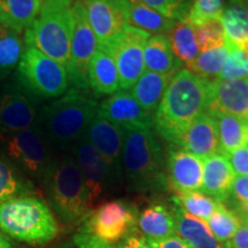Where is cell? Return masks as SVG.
Masks as SVG:
<instances>
[{
	"instance_id": "cell-1",
	"label": "cell",
	"mask_w": 248,
	"mask_h": 248,
	"mask_svg": "<svg viewBox=\"0 0 248 248\" xmlns=\"http://www.w3.org/2000/svg\"><path fill=\"white\" fill-rule=\"evenodd\" d=\"M206 106L207 83L186 68L181 69L170 79L155 110V132L166 141L177 145L193 121L204 113Z\"/></svg>"
},
{
	"instance_id": "cell-2",
	"label": "cell",
	"mask_w": 248,
	"mask_h": 248,
	"mask_svg": "<svg viewBox=\"0 0 248 248\" xmlns=\"http://www.w3.org/2000/svg\"><path fill=\"white\" fill-rule=\"evenodd\" d=\"M98 106L85 90L71 89L40 110L36 125L53 150L71 151L85 136Z\"/></svg>"
},
{
	"instance_id": "cell-3",
	"label": "cell",
	"mask_w": 248,
	"mask_h": 248,
	"mask_svg": "<svg viewBox=\"0 0 248 248\" xmlns=\"http://www.w3.org/2000/svg\"><path fill=\"white\" fill-rule=\"evenodd\" d=\"M124 131L123 177L130 190L139 193L166 190L168 187L167 166L156 132L152 128Z\"/></svg>"
},
{
	"instance_id": "cell-4",
	"label": "cell",
	"mask_w": 248,
	"mask_h": 248,
	"mask_svg": "<svg viewBox=\"0 0 248 248\" xmlns=\"http://www.w3.org/2000/svg\"><path fill=\"white\" fill-rule=\"evenodd\" d=\"M43 184L47 193L49 208L64 224L83 221L92 204L84 178L71 156L55 157Z\"/></svg>"
},
{
	"instance_id": "cell-5",
	"label": "cell",
	"mask_w": 248,
	"mask_h": 248,
	"mask_svg": "<svg viewBox=\"0 0 248 248\" xmlns=\"http://www.w3.org/2000/svg\"><path fill=\"white\" fill-rule=\"evenodd\" d=\"M0 230L21 243L42 246L54 240L59 226L48 204L31 194L0 204Z\"/></svg>"
},
{
	"instance_id": "cell-6",
	"label": "cell",
	"mask_w": 248,
	"mask_h": 248,
	"mask_svg": "<svg viewBox=\"0 0 248 248\" xmlns=\"http://www.w3.org/2000/svg\"><path fill=\"white\" fill-rule=\"evenodd\" d=\"M75 0H42L35 22L24 31V46L35 47L68 69ZM68 73V71H67Z\"/></svg>"
},
{
	"instance_id": "cell-7",
	"label": "cell",
	"mask_w": 248,
	"mask_h": 248,
	"mask_svg": "<svg viewBox=\"0 0 248 248\" xmlns=\"http://www.w3.org/2000/svg\"><path fill=\"white\" fill-rule=\"evenodd\" d=\"M0 159L27 177L43 183L55 160L53 147L37 125L11 133H0Z\"/></svg>"
},
{
	"instance_id": "cell-8",
	"label": "cell",
	"mask_w": 248,
	"mask_h": 248,
	"mask_svg": "<svg viewBox=\"0 0 248 248\" xmlns=\"http://www.w3.org/2000/svg\"><path fill=\"white\" fill-rule=\"evenodd\" d=\"M17 78L20 85L36 98L60 97L69 86L66 68L31 46H24Z\"/></svg>"
},
{
	"instance_id": "cell-9",
	"label": "cell",
	"mask_w": 248,
	"mask_h": 248,
	"mask_svg": "<svg viewBox=\"0 0 248 248\" xmlns=\"http://www.w3.org/2000/svg\"><path fill=\"white\" fill-rule=\"evenodd\" d=\"M138 215L137 207L129 201H107L86 215L80 231L104 243L117 244L136 231Z\"/></svg>"
},
{
	"instance_id": "cell-10",
	"label": "cell",
	"mask_w": 248,
	"mask_h": 248,
	"mask_svg": "<svg viewBox=\"0 0 248 248\" xmlns=\"http://www.w3.org/2000/svg\"><path fill=\"white\" fill-rule=\"evenodd\" d=\"M74 28L70 43L68 79L73 89L89 88V67L98 48V40L90 26L84 0H75L71 5Z\"/></svg>"
},
{
	"instance_id": "cell-11",
	"label": "cell",
	"mask_w": 248,
	"mask_h": 248,
	"mask_svg": "<svg viewBox=\"0 0 248 248\" xmlns=\"http://www.w3.org/2000/svg\"><path fill=\"white\" fill-rule=\"evenodd\" d=\"M150 33L128 24L108 48L115 60L120 77V88L131 89L145 71L144 46Z\"/></svg>"
},
{
	"instance_id": "cell-12",
	"label": "cell",
	"mask_w": 248,
	"mask_h": 248,
	"mask_svg": "<svg viewBox=\"0 0 248 248\" xmlns=\"http://www.w3.org/2000/svg\"><path fill=\"white\" fill-rule=\"evenodd\" d=\"M84 2L98 46L108 49L129 24V0H85Z\"/></svg>"
},
{
	"instance_id": "cell-13",
	"label": "cell",
	"mask_w": 248,
	"mask_h": 248,
	"mask_svg": "<svg viewBox=\"0 0 248 248\" xmlns=\"http://www.w3.org/2000/svg\"><path fill=\"white\" fill-rule=\"evenodd\" d=\"M38 114L36 97L20 83L0 89V133L20 131L36 125Z\"/></svg>"
},
{
	"instance_id": "cell-14",
	"label": "cell",
	"mask_w": 248,
	"mask_h": 248,
	"mask_svg": "<svg viewBox=\"0 0 248 248\" xmlns=\"http://www.w3.org/2000/svg\"><path fill=\"white\" fill-rule=\"evenodd\" d=\"M124 132V129L102 117L97 110L94 119L90 123L85 133L109 170L114 186L121 184L123 179Z\"/></svg>"
},
{
	"instance_id": "cell-15",
	"label": "cell",
	"mask_w": 248,
	"mask_h": 248,
	"mask_svg": "<svg viewBox=\"0 0 248 248\" xmlns=\"http://www.w3.org/2000/svg\"><path fill=\"white\" fill-rule=\"evenodd\" d=\"M71 156L78 167L86 188H88L90 201L93 206L100 198L114 187L110 172L104 160L93 147L88 137L83 136L71 148Z\"/></svg>"
},
{
	"instance_id": "cell-16",
	"label": "cell",
	"mask_w": 248,
	"mask_h": 248,
	"mask_svg": "<svg viewBox=\"0 0 248 248\" xmlns=\"http://www.w3.org/2000/svg\"><path fill=\"white\" fill-rule=\"evenodd\" d=\"M206 111L210 115H232L248 121V79L207 83Z\"/></svg>"
},
{
	"instance_id": "cell-17",
	"label": "cell",
	"mask_w": 248,
	"mask_h": 248,
	"mask_svg": "<svg viewBox=\"0 0 248 248\" xmlns=\"http://www.w3.org/2000/svg\"><path fill=\"white\" fill-rule=\"evenodd\" d=\"M102 117L124 130L152 128L153 116L128 91H117L98 106Z\"/></svg>"
},
{
	"instance_id": "cell-18",
	"label": "cell",
	"mask_w": 248,
	"mask_h": 248,
	"mask_svg": "<svg viewBox=\"0 0 248 248\" xmlns=\"http://www.w3.org/2000/svg\"><path fill=\"white\" fill-rule=\"evenodd\" d=\"M203 160L184 150L169 152L167 159L168 185L176 194L200 191L202 185Z\"/></svg>"
},
{
	"instance_id": "cell-19",
	"label": "cell",
	"mask_w": 248,
	"mask_h": 248,
	"mask_svg": "<svg viewBox=\"0 0 248 248\" xmlns=\"http://www.w3.org/2000/svg\"><path fill=\"white\" fill-rule=\"evenodd\" d=\"M178 146L201 160L219 152L217 121L206 111L193 121L178 141Z\"/></svg>"
},
{
	"instance_id": "cell-20",
	"label": "cell",
	"mask_w": 248,
	"mask_h": 248,
	"mask_svg": "<svg viewBox=\"0 0 248 248\" xmlns=\"http://www.w3.org/2000/svg\"><path fill=\"white\" fill-rule=\"evenodd\" d=\"M234 178L235 173L228 156L218 152L203 160L202 185L200 192L209 195L218 202H225Z\"/></svg>"
},
{
	"instance_id": "cell-21",
	"label": "cell",
	"mask_w": 248,
	"mask_h": 248,
	"mask_svg": "<svg viewBox=\"0 0 248 248\" xmlns=\"http://www.w3.org/2000/svg\"><path fill=\"white\" fill-rule=\"evenodd\" d=\"M172 214L178 235L192 248H230L229 243L217 239L203 219L184 212L176 204H173Z\"/></svg>"
},
{
	"instance_id": "cell-22",
	"label": "cell",
	"mask_w": 248,
	"mask_h": 248,
	"mask_svg": "<svg viewBox=\"0 0 248 248\" xmlns=\"http://www.w3.org/2000/svg\"><path fill=\"white\" fill-rule=\"evenodd\" d=\"M89 86L99 94H114L120 88V77L113 55L98 46L89 67Z\"/></svg>"
},
{
	"instance_id": "cell-23",
	"label": "cell",
	"mask_w": 248,
	"mask_h": 248,
	"mask_svg": "<svg viewBox=\"0 0 248 248\" xmlns=\"http://www.w3.org/2000/svg\"><path fill=\"white\" fill-rule=\"evenodd\" d=\"M137 226L146 240H162L177 233L173 214L163 203H152L142 209Z\"/></svg>"
},
{
	"instance_id": "cell-24",
	"label": "cell",
	"mask_w": 248,
	"mask_h": 248,
	"mask_svg": "<svg viewBox=\"0 0 248 248\" xmlns=\"http://www.w3.org/2000/svg\"><path fill=\"white\" fill-rule=\"evenodd\" d=\"M144 63L146 70L169 76H175L182 67L166 35H154L147 39L144 46Z\"/></svg>"
},
{
	"instance_id": "cell-25",
	"label": "cell",
	"mask_w": 248,
	"mask_h": 248,
	"mask_svg": "<svg viewBox=\"0 0 248 248\" xmlns=\"http://www.w3.org/2000/svg\"><path fill=\"white\" fill-rule=\"evenodd\" d=\"M225 39L232 47L248 52V8L241 0H229L221 17Z\"/></svg>"
},
{
	"instance_id": "cell-26",
	"label": "cell",
	"mask_w": 248,
	"mask_h": 248,
	"mask_svg": "<svg viewBox=\"0 0 248 248\" xmlns=\"http://www.w3.org/2000/svg\"><path fill=\"white\" fill-rule=\"evenodd\" d=\"M42 0H0V24L21 33L35 22Z\"/></svg>"
},
{
	"instance_id": "cell-27",
	"label": "cell",
	"mask_w": 248,
	"mask_h": 248,
	"mask_svg": "<svg viewBox=\"0 0 248 248\" xmlns=\"http://www.w3.org/2000/svg\"><path fill=\"white\" fill-rule=\"evenodd\" d=\"M172 77L146 70L132 86L130 93L145 110L152 114L160 105Z\"/></svg>"
},
{
	"instance_id": "cell-28",
	"label": "cell",
	"mask_w": 248,
	"mask_h": 248,
	"mask_svg": "<svg viewBox=\"0 0 248 248\" xmlns=\"http://www.w3.org/2000/svg\"><path fill=\"white\" fill-rule=\"evenodd\" d=\"M129 24L150 35H164L175 28L177 21L164 16L141 0H129Z\"/></svg>"
},
{
	"instance_id": "cell-29",
	"label": "cell",
	"mask_w": 248,
	"mask_h": 248,
	"mask_svg": "<svg viewBox=\"0 0 248 248\" xmlns=\"http://www.w3.org/2000/svg\"><path fill=\"white\" fill-rule=\"evenodd\" d=\"M218 128L219 153L229 155L248 145V121L232 115H214Z\"/></svg>"
},
{
	"instance_id": "cell-30",
	"label": "cell",
	"mask_w": 248,
	"mask_h": 248,
	"mask_svg": "<svg viewBox=\"0 0 248 248\" xmlns=\"http://www.w3.org/2000/svg\"><path fill=\"white\" fill-rule=\"evenodd\" d=\"M36 187L13 164L0 159V204L15 198L35 194Z\"/></svg>"
},
{
	"instance_id": "cell-31",
	"label": "cell",
	"mask_w": 248,
	"mask_h": 248,
	"mask_svg": "<svg viewBox=\"0 0 248 248\" xmlns=\"http://www.w3.org/2000/svg\"><path fill=\"white\" fill-rule=\"evenodd\" d=\"M168 38L176 58L182 62V64L184 63L186 68L191 66L200 54L195 28L187 21L178 22L169 32Z\"/></svg>"
},
{
	"instance_id": "cell-32",
	"label": "cell",
	"mask_w": 248,
	"mask_h": 248,
	"mask_svg": "<svg viewBox=\"0 0 248 248\" xmlns=\"http://www.w3.org/2000/svg\"><path fill=\"white\" fill-rule=\"evenodd\" d=\"M24 49L20 33L0 24V79H5L16 69Z\"/></svg>"
},
{
	"instance_id": "cell-33",
	"label": "cell",
	"mask_w": 248,
	"mask_h": 248,
	"mask_svg": "<svg viewBox=\"0 0 248 248\" xmlns=\"http://www.w3.org/2000/svg\"><path fill=\"white\" fill-rule=\"evenodd\" d=\"M231 47L232 46L230 44H225L221 47L201 52L193 63L186 69L193 73L195 76L199 77L203 82H213L218 77L219 71H221L226 58L230 53Z\"/></svg>"
},
{
	"instance_id": "cell-34",
	"label": "cell",
	"mask_w": 248,
	"mask_h": 248,
	"mask_svg": "<svg viewBox=\"0 0 248 248\" xmlns=\"http://www.w3.org/2000/svg\"><path fill=\"white\" fill-rule=\"evenodd\" d=\"M172 202L184 212L203 219V221H207L222 203L200 191L173 195Z\"/></svg>"
},
{
	"instance_id": "cell-35",
	"label": "cell",
	"mask_w": 248,
	"mask_h": 248,
	"mask_svg": "<svg viewBox=\"0 0 248 248\" xmlns=\"http://www.w3.org/2000/svg\"><path fill=\"white\" fill-rule=\"evenodd\" d=\"M206 222L213 234L222 243H230L232 237L243 224L235 213L223 203L219 204L216 212Z\"/></svg>"
},
{
	"instance_id": "cell-36",
	"label": "cell",
	"mask_w": 248,
	"mask_h": 248,
	"mask_svg": "<svg viewBox=\"0 0 248 248\" xmlns=\"http://www.w3.org/2000/svg\"><path fill=\"white\" fill-rule=\"evenodd\" d=\"M224 7L225 0H194L186 21L193 27H200L221 17Z\"/></svg>"
},
{
	"instance_id": "cell-37",
	"label": "cell",
	"mask_w": 248,
	"mask_h": 248,
	"mask_svg": "<svg viewBox=\"0 0 248 248\" xmlns=\"http://www.w3.org/2000/svg\"><path fill=\"white\" fill-rule=\"evenodd\" d=\"M217 79H248V52L241 48L231 47Z\"/></svg>"
},
{
	"instance_id": "cell-38",
	"label": "cell",
	"mask_w": 248,
	"mask_h": 248,
	"mask_svg": "<svg viewBox=\"0 0 248 248\" xmlns=\"http://www.w3.org/2000/svg\"><path fill=\"white\" fill-rule=\"evenodd\" d=\"M194 28L198 46L201 52L209 51V49L221 47V46L228 44L219 18Z\"/></svg>"
},
{
	"instance_id": "cell-39",
	"label": "cell",
	"mask_w": 248,
	"mask_h": 248,
	"mask_svg": "<svg viewBox=\"0 0 248 248\" xmlns=\"http://www.w3.org/2000/svg\"><path fill=\"white\" fill-rule=\"evenodd\" d=\"M151 8L160 12L164 16L172 18L177 22L186 21L190 12L192 0H141Z\"/></svg>"
},
{
	"instance_id": "cell-40",
	"label": "cell",
	"mask_w": 248,
	"mask_h": 248,
	"mask_svg": "<svg viewBox=\"0 0 248 248\" xmlns=\"http://www.w3.org/2000/svg\"><path fill=\"white\" fill-rule=\"evenodd\" d=\"M230 199L233 200L234 208L248 202V176H235L228 198Z\"/></svg>"
},
{
	"instance_id": "cell-41",
	"label": "cell",
	"mask_w": 248,
	"mask_h": 248,
	"mask_svg": "<svg viewBox=\"0 0 248 248\" xmlns=\"http://www.w3.org/2000/svg\"><path fill=\"white\" fill-rule=\"evenodd\" d=\"M226 156L234 173L238 176H248V145L238 148Z\"/></svg>"
},
{
	"instance_id": "cell-42",
	"label": "cell",
	"mask_w": 248,
	"mask_h": 248,
	"mask_svg": "<svg viewBox=\"0 0 248 248\" xmlns=\"http://www.w3.org/2000/svg\"><path fill=\"white\" fill-rule=\"evenodd\" d=\"M73 243L76 248H115L113 245L104 243L93 235L80 230L74 234Z\"/></svg>"
},
{
	"instance_id": "cell-43",
	"label": "cell",
	"mask_w": 248,
	"mask_h": 248,
	"mask_svg": "<svg viewBox=\"0 0 248 248\" xmlns=\"http://www.w3.org/2000/svg\"><path fill=\"white\" fill-rule=\"evenodd\" d=\"M115 248H152L147 240L137 232H132L116 244Z\"/></svg>"
},
{
	"instance_id": "cell-44",
	"label": "cell",
	"mask_w": 248,
	"mask_h": 248,
	"mask_svg": "<svg viewBox=\"0 0 248 248\" xmlns=\"http://www.w3.org/2000/svg\"><path fill=\"white\" fill-rule=\"evenodd\" d=\"M152 248H192L190 245L183 240L181 237L177 234L172 235V237L166 238L162 240H147Z\"/></svg>"
},
{
	"instance_id": "cell-45",
	"label": "cell",
	"mask_w": 248,
	"mask_h": 248,
	"mask_svg": "<svg viewBox=\"0 0 248 248\" xmlns=\"http://www.w3.org/2000/svg\"><path fill=\"white\" fill-rule=\"evenodd\" d=\"M230 248H248V224H241L230 240Z\"/></svg>"
},
{
	"instance_id": "cell-46",
	"label": "cell",
	"mask_w": 248,
	"mask_h": 248,
	"mask_svg": "<svg viewBox=\"0 0 248 248\" xmlns=\"http://www.w3.org/2000/svg\"><path fill=\"white\" fill-rule=\"evenodd\" d=\"M233 212L235 213V215L239 217L241 223L248 224V202L241 204V206L235 207Z\"/></svg>"
},
{
	"instance_id": "cell-47",
	"label": "cell",
	"mask_w": 248,
	"mask_h": 248,
	"mask_svg": "<svg viewBox=\"0 0 248 248\" xmlns=\"http://www.w3.org/2000/svg\"><path fill=\"white\" fill-rule=\"evenodd\" d=\"M0 248H14V245L1 230H0Z\"/></svg>"
},
{
	"instance_id": "cell-48",
	"label": "cell",
	"mask_w": 248,
	"mask_h": 248,
	"mask_svg": "<svg viewBox=\"0 0 248 248\" xmlns=\"http://www.w3.org/2000/svg\"><path fill=\"white\" fill-rule=\"evenodd\" d=\"M241 1H243V2H244V5L246 6V7L248 8V0H241Z\"/></svg>"
},
{
	"instance_id": "cell-49",
	"label": "cell",
	"mask_w": 248,
	"mask_h": 248,
	"mask_svg": "<svg viewBox=\"0 0 248 248\" xmlns=\"http://www.w3.org/2000/svg\"><path fill=\"white\" fill-rule=\"evenodd\" d=\"M60 248H73V247L69 246V245H66V246H62V247H60Z\"/></svg>"
}]
</instances>
